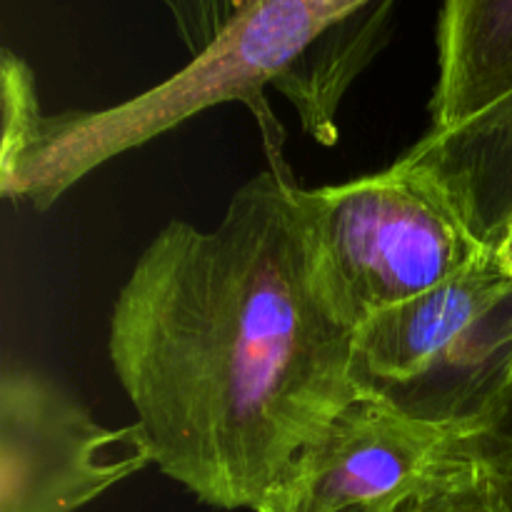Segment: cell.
I'll return each instance as SVG.
<instances>
[{
  "label": "cell",
  "mask_w": 512,
  "mask_h": 512,
  "mask_svg": "<svg viewBox=\"0 0 512 512\" xmlns=\"http://www.w3.org/2000/svg\"><path fill=\"white\" fill-rule=\"evenodd\" d=\"M485 468L483 428L425 423L358 395L298 455L265 512H398Z\"/></svg>",
  "instance_id": "5b68a950"
},
{
  "label": "cell",
  "mask_w": 512,
  "mask_h": 512,
  "mask_svg": "<svg viewBox=\"0 0 512 512\" xmlns=\"http://www.w3.org/2000/svg\"><path fill=\"white\" fill-rule=\"evenodd\" d=\"M285 163L213 230L165 225L113 305L108 355L153 463L220 510L265 512L358 398L355 328L328 293Z\"/></svg>",
  "instance_id": "6da1fadb"
},
{
  "label": "cell",
  "mask_w": 512,
  "mask_h": 512,
  "mask_svg": "<svg viewBox=\"0 0 512 512\" xmlns=\"http://www.w3.org/2000/svg\"><path fill=\"white\" fill-rule=\"evenodd\" d=\"M0 95H3V135H0V173L13 168L43 120L33 70L20 55L0 53Z\"/></svg>",
  "instance_id": "30bf717a"
},
{
  "label": "cell",
  "mask_w": 512,
  "mask_h": 512,
  "mask_svg": "<svg viewBox=\"0 0 512 512\" xmlns=\"http://www.w3.org/2000/svg\"><path fill=\"white\" fill-rule=\"evenodd\" d=\"M393 13V0H360L353 13L315 35L270 85L298 110L305 133L320 145L338 143L340 103L388 43Z\"/></svg>",
  "instance_id": "9c48e42d"
},
{
  "label": "cell",
  "mask_w": 512,
  "mask_h": 512,
  "mask_svg": "<svg viewBox=\"0 0 512 512\" xmlns=\"http://www.w3.org/2000/svg\"><path fill=\"white\" fill-rule=\"evenodd\" d=\"M360 0H250L238 3L228 28L193 55L180 73L103 110L43 115L38 133L13 168L0 173L5 200L48 210L90 170L115 155L220 103H245L263 123L268 153L278 158L283 130L273 123L263 90L290 60Z\"/></svg>",
  "instance_id": "7a4b0ae2"
},
{
  "label": "cell",
  "mask_w": 512,
  "mask_h": 512,
  "mask_svg": "<svg viewBox=\"0 0 512 512\" xmlns=\"http://www.w3.org/2000/svg\"><path fill=\"white\" fill-rule=\"evenodd\" d=\"M153 463L138 423L105 428L43 373L0 375V512H75Z\"/></svg>",
  "instance_id": "8992f818"
},
{
  "label": "cell",
  "mask_w": 512,
  "mask_h": 512,
  "mask_svg": "<svg viewBox=\"0 0 512 512\" xmlns=\"http://www.w3.org/2000/svg\"><path fill=\"white\" fill-rule=\"evenodd\" d=\"M398 512H512V508L493 470L485 468L475 478L413 500Z\"/></svg>",
  "instance_id": "8fae6325"
},
{
  "label": "cell",
  "mask_w": 512,
  "mask_h": 512,
  "mask_svg": "<svg viewBox=\"0 0 512 512\" xmlns=\"http://www.w3.org/2000/svg\"><path fill=\"white\" fill-rule=\"evenodd\" d=\"M495 260H498L500 268H503L505 273L512 275V223H510L508 233H505L503 243H500L498 250H495Z\"/></svg>",
  "instance_id": "4fadbf2b"
},
{
  "label": "cell",
  "mask_w": 512,
  "mask_h": 512,
  "mask_svg": "<svg viewBox=\"0 0 512 512\" xmlns=\"http://www.w3.org/2000/svg\"><path fill=\"white\" fill-rule=\"evenodd\" d=\"M490 470L512 508V390L485 425Z\"/></svg>",
  "instance_id": "7c38bea8"
},
{
  "label": "cell",
  "mask_w": 512,
  "mask_h": 512,
  "mask_svg": "<svg viewBox=\"0 0 512 512\" xmlns=\"http://www.w3.org/2000/svg\"><path fill=\"white\" fill-rule=\"evenodd\" d=\"M438 68L428 133H450L512 95V0H448Z\"/></svg>",
  "instance_id": "ba28073f"
},
{
  "label": "cell",
  "mask_w": 512,
  "mask_h": 512,
  "mask_svg": "<svg viewBox=\"0 0 512 512\" xmlns=\"http://www.w3.org/2000/svg\"><path fill=\"white\" fill-rule=\"evenodd\" d=\"M398 160L433 178L495 253L512 223V95L450 133H425Z\"/></svg>",
  "instance_id": "52a82bcc"
},
{
  "label": "cell",
  "mask_w": 512,
  "mask_h": 512,
  "mask_svg": "<svg viewBox=\"0 0 512 512\" xmlns=\"http://www.w3.org/2000/svg\"><path fill=\"white\" fill-rule=\"evenodd\" d=\"M353 383L425 423L485 428L512 390V275L495 253L360 325Z\"/></svg>",
  "instance_id": "3957f363"
},
{
  "label": "cell",
  "mask_w": 512,
  "mask_h": 512,
  "mask_svg": "<svg viewBox=\"0 0 512 512\" xmlns=\"http://www.w3.org/2000/svg\"><path fill=\"white\" fill-rule=\"evenodd\" d=\"M298 203L330 298L355 330L490 255L433 178L403 160L348 183L298 188Z\"/></svg>",
  "instance_id": "277c9868"
}]
</instances>
